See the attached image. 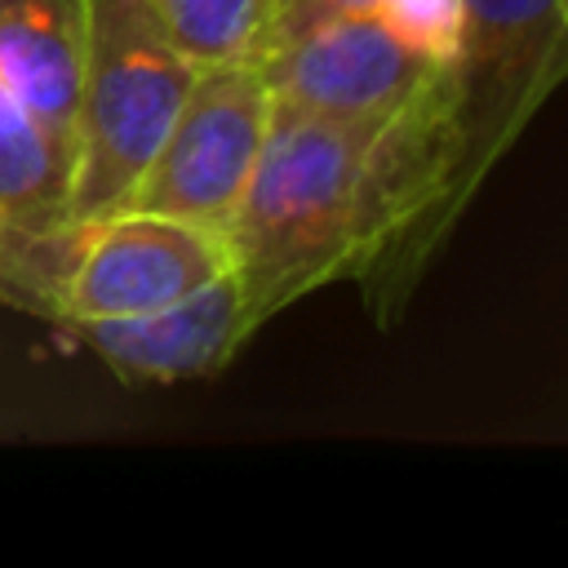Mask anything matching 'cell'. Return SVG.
I'll return each mask as SVG.
<instances>
[{
	"label": "cell",
	"mask_w": 568,
	"mask_h": 568,
	"mask_svg": "<svg viewBox=\"0 0 568 568\" xmlns=\"http://www.w3.org/2000/svg\"><path fill=\"white\" fill-rule=\"evenodd\" d=\"M169 36L204 67L226 58H257L280 0H146Z\"/></svg>",
	"instance_id": "obj_10"
},
{
	"label": "cell",
	"mask_w": 568,
	"mask_h": 568,
	"mask_svg": "<svg viewBox=\"0 0 568 568\" xmlns=\"http://www.w3.org/2000/svg\"><path fill=\"white\" fill-rule=\"evenodd\" d=\"M568 0H466L453 75L448 222L466 217L493 169L568 75Z\"/></svg>",
	"instance_id": "obj_3"
},
{
	"label": "cell",
	"mask_w": 568,
	"mask_h": 568,
	"mask_svg": "<svg viewBox=\"0 0 568 568\" xmlns=\"http://www.w3.org/2000/svg\"><path fill=\"white\" fill-rule=\"evenodd\" d=\"M271 84L257 58L204 62L124 209H151L226 231L271 129Z\"/></svg>",
	"instance_id": "obj_4"
},
{
	"label": "cell",
	"mask_w": 568,
	"mask_h": 568,
	"mask_svg": "<svg viewBox=\"0 0 568 568\" xmlns=\"http://www.w3.org/2000/svg\"><path fill=\"white\" fill-rule=\"evenodd\" d=\"M377 226L373 129L275 106L226 222L248 328L257 333L333 280H355L377 244Z\"/></svg>",
	"instance_id": "obj_1"
},
{
	"label": "cell",
	"mask_w": 568,
	"mask_h": 568,
	"mask_svg": "<svg viewBox=\"0 0 568 568\" xmlns=\"http://www.w3.org/2000/svg\"><path fill=\"white\" fill-rule=\"evenodd\" d=\"M195 71L200 62L169 36L146 0H89L67 217H102L129 204Z\"/></svg>",
	"instance_id": "obj_2"
},
{
	"label": "cell",
	"mask_w": 568,
	"mask_h": 568,
	"mask_svg": "<svg viewBox=\"0 0 568 568\" xmlns=\"http://www.w3.org/2000/svg\"><path fill=\"white\" fill-rule=\"evenodd\" d=\"M75 160L0 80V222L53 226L67 217Z\"/></svg>",
	"instance_id": "obj_9"
},
{
	"label": "cell",
	"mask_w": 568,
	"mask_h": 568,
	"mask_svg": "<svg viewBox=\"0 0 568 568\" xmlns=\"http://www.w3.org/2000/svg\"><path fill=\"white\" fill-rule=\"evenodd\" d=\"M417 58L453 67L466 31V0H377L373 9Z\"/></svg>",
	"instance_id": "obj_11"
},
{
	"label": "cell",
	"mask_w": 568,
	"mask_h": 568,
	"mask_svg": "<svg viewBox=\"0 0 568 568\" xmlns=\"http://www.w3.org/2000/svg\"><path fill=\"white\" fill-rule=\"evenodd\" d=\"M222 271H231L226 231L151 209L80 217V240L53 328L169 306Z\"/></svg>",
	"instance_id": "obj_5"
},
{
	"label": "cell",
	"mask_w": 568,
	"mask_h": 568,
	"mask_svg": "<svg viewBox=\"0 0 568 568\" xmlns=\"http://www.w3.org/2000/svg\"><path fill=\"white\" fill-rule=\"evenodd\" d=\"M275 106L346 124H386L430 80L435 62L417 58L373 9L328 13L257 53Z\"/></svg>",
	"instance_id": "obj_6"
},
{
	"label": "cell",
	"mask_w": 568,
	"mask_h": 568,
	"mask_svg": "<svg viewBox=\"0 0 568 568\" xmlns=\"http://www.w3.org/2000/svg\"><path fill=\"white\" fill-rule=\"evenodd\" d=\"M84 346L124 386H173L222 373L253 337L235 271H222L204 288L120 320H89L58 328Z\"/></svg>",
	"instance_id": "obj_7"
},
{
	"label": "cell",
	"mask_w": 568,
	"mask_h": 568,
	"mask_svg": "<svg viewBox=\"0 0 568 568\" xmlns=\"http://www.w3.org/2000/svg\"><path fill=\"white\" fill-rule=\"evenodd\" d=\"M564 31H568V13H564Z\"/></svg>",
	"instance_id": "obj_12"
},
{
	"label": "cell",
	"mask_w": 568,
	"mask_h": 568,
	"mask_svg": "<svg viewBox=\"0 0 568 568\" xmlns=\"http://www.w3.org/2000/svg\"><path fill=\"white\" fill-rule=\"evenodd\" d=\"M89 0H0V80L75 160Z\"/></svg>",
	"instance_id": "obj_8"
}]
</instances>
